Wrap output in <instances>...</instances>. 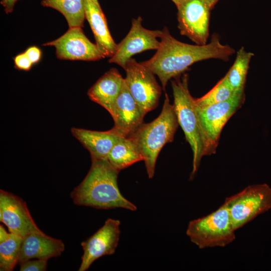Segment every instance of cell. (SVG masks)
<instances>
[{
    "label": "cell",
    "mask_w": 271,
    "mask_h": 271,
    "mask_svg": "<svg viewBox=\"0 0 271 271\" xmlns=\"http://www.w3.org/2000/svg\"><path fill=\"white\" fill-rule=\"evenodd\" d=\"M160 37V44L150 59L141 63L159 77L165 91L168 81L179 76L193 64L209 59H228L234 53L230 46L222 44L217 35L209 43L191 45L174 38L165 27Z\"/></svg>",
    "instance_id": "cell-1"
},
{
    "label": "cell",
    "mask_w": 271,
    "mask_h": 271,
    "mask_svg": "<svg viewBox=\"0 0 271 271\" xmlns=\"http://www.w3.org/2000/svg\"><path fill=\"white\" fill-rule=\"evenodd\" d=\"M119 172L107 159L92 160L87 174L71 192L73 203L98 209L137 210L136 205L126 199L119 189L117 177Z\"/></svg>",
    "instance_id": "cell-2"
},
{
    "label": "cell",
    "mask_w": 271,
    "mask_h": 271,
    "mask_svg": "<svg viewBox=\"0 0 271 271\" xmlns=\"http://www.w3.org/2000/svg\"><path fill=\"white\" fill-rule=\"evenodd\" d=\"M174 104L165 94L163 108L159 116L149 123H143L128 138L142 154L148 174H155L158 155L164 146L171 143L179 125Z\"/></svg>",
    "instance_id": "cell-3"
},
{
    "label": "cell",
    "mask_w": 271,
    "mask_h": 271,
    "mask_svg": "<svg viewBox=\"0 0 271 271\" xmlns=\"http://www.w3.org/2000/svg\"><path fill=\"white\" fill-rule=\"evenodd\" d=\"M189 77L185 74L172 81L174 105L179 124L183 129L186 141L193 153V167L190 178L197 172L203 157V146L199 126L195 99L188 87Z\"/></svg>",
    "instance_id": "cell-4"
},
{
    "label": "cell",
    "mask_w": 271,
    "mask_h": 271,
    "mask_svg": "<svg viewBox=\"0 0 271 271\" xmlns=\"http://www.w3.org/2000/svg\"><path fill=\"white\" fill-rule=\"evenodd\" d=\"M226 204L204 217L190 221L186 234L200 249L225 247L236 238Z\"/></svg>",
    "instance_id": "cell-5"
},
{
    "label": "cell",
    "mask_w": 271,
    "mask_h": 271,
    "mask_svg": "<svg viewBox=\"0 0 271 271\" xmlns=\"http://www.w3.org/2000/svg\"><path fill=\"white\" fill-rule=\"evenodd\" d=\"M245 100L244 91L234 94L224 101L200 107L196 105L203 146V156L216 152L222 130Z\"/></svg>",
    "instance_id": "cell-6"
},
{
    "label": "cell",
    "mask_w": 271,
    "mask_h": 271,
    "mask_svg": "<svg viewBox=\"0 0 271 271\" xmlns=\"http://www.w3.org/2000/svg\"><path fill=\"white\" fill-rule=\"evenodd\" d=\"M224 202L236 231L271 209V187L265 183L249 185Z\"/></svg>",
    "instance_id": "cell-7"
},
{
    "label": "cell",
    "mask_w": 271,
    "mask_h": 271,
    "mask_svg": "<svg viewBox=\"0 0 271 271\" xmlns=\"http://www.w3.org/2000/svg\"><path fill=\"white\" fill-rule=\"evenodd\" d=\"M124 69L125 82L137 103L146 113L156 108L161 95V88L155 74L132 58L127 62Z\"/></svg>",
    "instance_id": "cell-8"
},
{
    "label": "cell",
    "mask_w": 271,
    "mask_h": 271,
    "mask_svg": "<svg viewBox=\"0 0 271 271\" xmlns=\"http://www.w3.org/2000/svg\"><path fill=\"white\" fill-rule=\"evenodd\" d=\"M178 28L181 35L196 45L207 44L209 37L210 10L205 0H184L177 6Z\"/></svg>",
    "instance_id": "cell-9"
},
{
    "label": "cell",
    "mask_w": 271,
    "mask_h": 271,
    "mask_svg": "<svg viewBox=\"0 0 271 271\" xmlns=\"http://www.w3.org/2000/svg\"><path fill=\"white\" fill-rule=\"evenodd\" d=\"M43 46L54 47L57 58L61 60L93 61L105 58L79 27L69 28L61 36Z\"/></svg>",
    "instance_id": "cell-10"
},
{
    "label": "cell",
    "mask_w": 271,
    "mask_h": 271,
    "mask_svg": "<svg viewBox=\"0 0 271 271\" xmlns=\"http://www.w3.org/2000/svg\"><path fill=\"white\" fill-rule=\"evenodd\" d=\"M142 22L140 17L132 20L129 32L117 44L109 63L116 64L124 69L127 62L133 55L145 51L158 49L160 41L158 38L161 37L162 31L147 29L142 26Z\"/></svg>",
    "instance_id": "cell-11"
},
{
    "label": "cell",
    "mask_w": 271,
    "mask_h": 271,
    "mask_svg": "<svg viewBox=\"0 0 271 271\" xmlns=\"http://www.w3.org/2000/svg\"><path fill=\"white\" fill-rule=\"evenodd\" d=\"M120 221L108 218L103 226L81 242L83 253L79 271L87 270L98 258L115 253L120 234Z\"/></svg>",
    "instance_id": "cell-12"
},
{
    "label": "cell",
    "mask_w": 271,
    "mask_h": 271,
    "mask_svg": "<svg viewBox=\"0 0 271 271\" xmlns=\"http://www.w3.org/2000/svg\"><path fill=\"white\" fill-rule=\"evenodd\" d=\"M0 221L10 232L22 237L32 232L42 231L32 218L26 203L21 198L2 189Z\"/></svg>",
    "instance_id": "cell-13"
},
{
    "label": "cell",
    "mask_w": 271,
    "mask_h": 271,
    "mask_svg": "<svg viewBox=\"0 0 271 271\" xmlns=\"http://www.w3.org/2000/svg\"><path fill=\"white\" fill-rule=\"evenodd\" d=\"M110 114L114 126L109 130L121 137L128 138L143 123L146 113L130 93L124 78Z\"/></svg>",
    "instance_id": "cell-14"
},
{
    "label": "cell",
    "mask_w": 271,
    "mask_h": 271,
    "mask_svg": "<svg viewBox=\"0 0 271 271\" xmlns=\"http://www.w3.org/2000/svg\"><path fill=\"white\" fill-rule=\"evenodd\" d=\"M64 249L61 240L51 237L42 231L32 232L23 237L18 263L34 258L48 260L60 256Z\"/></svg>",
    "instance_id": "cell-15"
},
{
    "label": "cell",
    "mask_w": 271,
    "mask_h": 271,
    "mask_svg": "<svg viewBox=\"0 0 271 271\" xmlns=\"http://www.w3.org/2000/svg\"><path fill=\"white\" fill-rule=\"evenodd\" d=\"M124 78L114 68L109 69L89 89V99L104 107L110 113L118 96Z\"/></svg>",
    "instance_id": "cell-16"
},
{
    "label": "cell",
    "mask_w": 271,
    "mask_h": 271,
    "mask_svg": "<svg viewBox=\"0 0 271 271\" xmlns=\"http://www.w3.org/2000/svg\"><path fill=\"white\" fill-rule=\"evenodd\" d=\"M85 19L93 32L95 44L105 57L114 54L117 44L108 29L107 21L101 7L91 0H85Z\"/></svg>",
    "instance_id": "cell-17"
},
{
    "label": "cell",
    "mask_w": 271,
    "mask_h": 271,
    "mask_svg": "<svg viewBox=\"0 0 271 271\" xmlns=\"http://www.w3.org/2000/svg\"><path fill=\"white\" fill-rule=\"evenodd\" d=\"M71 131L89 151L91 160L107 159L109 152L121 137L109 130L100 131L73 127Z\"/></svg>",
    "instance_id": "cell-18"
},
{
    "label": "cell",
    "mask_w": 271,
    "mask_h": 271,
    "mask_svg": "<svg viewBox=\"0 0 271 271\" xmlns=\"http://www.w3.org/2000/svg\"><path fill=\"white\" fill-rule=\"evenodd\" d=\"M107 160L113 167L120 171L144 161V158L130 139L120 137L109 152Z\"/></svg>",
    "instance_id": "cell-19"
},
{
    "label": "cell",
    "mask_w": 271,
    "mask_h": 271,
    "mask_svg": "<svg viewBox=\"0 0 271 271\" xmlns=\"http://www.w3.org/2000/svg\"><path fill=\"white\" fill-rule=\"evenodd\" d=\"M43 7L53 9L63 15L69 28H83L85 19V0H42Z\"/></svg>",
    "instance_id": "cell-20"
},
{
    "label": "cell",
    "mask_w": 271,
    "mask_h": 271,
    "mask_svg": "<svg viewBox=\"0 0 271 271\" xmlns=\"http://www.w3.org/2000/svg\"><path fill=\"white\" fill-rule=\"evenodd\" d=\"M253 54L241 47L237 52L233 64L225 75L227 80L235 93L244 91V86L249 64Z\"/></svg>",
    "instance_id": "cell-21"
},
{
    "label": "cell",
    "mask_w": 271,
    "mask_h": 271,
    "mask_svg": "<svg viewBox=\"0 0 271 271\" xmlns=\"http://www.w3.org/2000/svg\"><path fill=\"white\" fill-rule=\"evenodd\" d=\"M22 240L21 236L11 233L9 238L0 242V270L12 271L19 263Z\"/></svg>",
    "instance_id": "cell-22"
},
{
    "label": "cell",
    "mask_w": 271,
    "mask_h": 271,
    "mask_svg": "<svg viewBox=\"0 0 271 271\" xmlns=\"http://www.w3.org/2000/svg\"><path fill=\"white\" fill-rule=\"evenodd\" d=\"M234 94L225 76L206 94L195 99V103L198 107H205L226 100Z\"/></svg>",
    "instance_id": "cell-23"
},
{
    "label": "cell",
    "mask_w": 271,
    "mask_h": 271,
    "mask_svg": "<svg viewBox=\"0 0 271 271\" xmlns=\"http://www.w3.org/2000/svg\"><path fill=\"white\" fill-rule=\"evenodd\" d=\"M20 271H45L47 270V260L29 259L20 263Z\"/></svg>",
    "instance_id": "cell-24"
},
{
    "label": "cell",
    "mask_w": 271,
    "mask_h": 271,
    "mask_svg": "<svg viewBox=\"0 0 271 271\" xmlns=\"http://www.w3.org/2000/svg\"><path fill=\"white\" fill-rule=\"evenodd\" d=\"M14 61L15 68L20 70L29 71L33 65L25 52L16 55Z\"/></svg>",
    "instance_id": "cell-25"
},
{
    "label": "cell",
    "mask_w": 271,
    "mask_h": 271,
    "mask_svg": "<svg viewBox=\"0 0 271 271\" xmlns=\"http://www.w3.org/2000/svg\"><path fill=\"white\" fill-rule=\"evenodd\" d=\"M33 64L39 62L42 56L41 49L35 46L28 48L24 52Z\"/></svg>",
    "instance_id": "cell-26"
},
{
    "label": "cell",
    "mask_w": 271,
    "mask_h": 271,
    "mask_svg": "<svg viewBox=\"0 0 271 271\" xmlns=\"http://www.w3.org/2000/svg\"><path fill=\"white\" fill-rule=\"evenodd\" d=\"M18 0H1V4L4 8V10L7 14L12 13L15 4Z\"/></svg>",
    "instance_id": "cell-27"
},
{
    "label": "cell",
    "mask_w": 271,
    "mask_h": 271,
    "mask_svg": "<svg viewBox=\"0 0 271 271\" xmlns=\"http://www.w3.org/2000/svg\"><path fill=\"white\" fill-rule=\"evenodd\" d=\"M11 235V232L8 233L6 230L5 228L3 227L2 225H0V242H3L8 238Z\"/></svg>",
    "instance_id": "cell-28"
},
{
    "label": "cell",
    "mask_w": 271,
    "mask_h": 271,
    "mask_svg": "<svg viewBox=\"0 0 271 271\" xmlns=\"http://www.w3.org/2000/svg\"><path fill=\"white\" fill-rule=\"evenodd\" d=\"M211 9H212L218 0H205Z\"/></svg>",
    "instance_id": "cell-29"
},
{
    "label": "cell",
    "mask_w": 271,
    "mask_h": 271,
    "mask_svg": "<svg viewBox=\"0 0 271 271\" xmlns=\"http://www.w3.org/2000/svg\"><path fill=\"white\" fill-rule=\"evenodd\" d=\"M172 1L176 6V7L179 5L181 2L184 0H171Z\"/></svg>",
    "instance_id": "cell-30"
},
{
    "label": "cell",
    "mask_w": 271,
    "mask_h": 271,
    "mask_svg": "<svg viewBox=\"0 0 271 271\" xmlns=\"http://www.w3.org/2000/svg\"><path fill=\"white\" fill-rule=\"evenodd\" d=\"M91 1H92L96 5H97L98 6L100 7L98 0H91Z\"/></svg>",
    "instance_id": "cell-31"
}]
</instances>
